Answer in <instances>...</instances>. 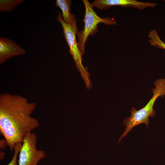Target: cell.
Instances as JSON below:
<instances>
[{
	"mask_svg": "<svg viewBox=\"0 0 165 165\" xmlns=\"http://www.w3.org/2000/svg\"><path fill=\"white\" fill-rule=\"evenodd\" d=\"M57 19L61 23L63 28V34L69 47V53L75 61L77 69L82 74L86 73V70L82 62V55L78 47L76 39V35L78 32L70 25L64 21L61 14L60 12Z\"/></svg>",
	"mask_w": 165,
	"mask_h": 165,
	"instance_id": "obj_4",
	"label": "cell"
},
{
	"mask_svg": "<svg viewBox=\"0 0 165 165\" xmlns=\"http://www.w3.org/2000/svg\"><path fill=\"white\" fill-rule=\"evenodd\" d=\"M26 53L24 49L13 40L5 37L0 38V64L12 57Z\"/></svg>",
	"mask_w": 165,
	"mask_h": 165,
	"instance_id": "obj_6",
	"label": "cell"
},
{
	"mask_svg": "<svg viewBox=\"0 0 165 165\" xmlns=\"http://www.w3.org/2000/svg\"><path fill=\"white\" fill-rule=\"evenodd\" d=\"M22 143H19L17 144L14 148V153L13 158L10 162L6 165H18L17 164V157L18 155Z\"/></svg>",
	"mask_w": 165,
	"mask_h": 165,
	"instance_id": "obj_10",
	"label": "cell"
},
{
	"mask_svg": "<svg viewBox=\"0 0 165 165\" xmlns=\"http://www.w3.org/2000/svg\"><path fill=\"white\" fill-rule=\"evenodd\" d=\"M5 153L2 151H0V160H2L4 159V157Z\"/></svg>",
	"mask_w": 165,
	"mask_h": 165,
	"instance_id": "obj_12",
	"label": "cell"
},
{
	"mask_svg": "<svg viewBox=\"0 0 165 165\" xmlns=\"http://www.w3.org/2000/svg\"><path fill=\"white\" fill-rule=\"evenodd\" d=\"M36 107L35 102H29L22 96L7 93L0 95V131L11 152L39 126L38 120L31 116Z\"/></svg>",
	"mask_w": 165,
	"mask_h": 165,
	"instance_id": "obj_1",
	"label": "cell"
},
{
	"mask_svg": "<svg viewBox=\"0 0 165 165\" xmlns=\"http://www.w3.org/2000/svg\"><path fill=\"white\" fill-rule=\"evenodd\" d=\"M71 3L72 1L70 0H57L55 5L61 9L62 16L64 21L70 25L78 32L75 16L71 14L70 11Z\"/></svg>",
	"mask_w": 165,
	"mask_h": 165,
	"instance_id": "obj_7",
	"label": "cell"
},
{
	"mask_svg": "<svg viewBox=\"0 0 165 165\" xmlns=\"http://www.w3.org/2000/svg\"><path fill=\"white\" fill-rule=\"evenodd\" d=\"M7 145L6 139H1L0 140V147L1 149H4Z\"/></svg>",
	"mask_w": 165,
	"mask_h": 165,
	"instance_id": "obj_11",
	"label": "cell"
},
{
	"mask_svg": "<svg viewBox=\"0 0 165 165\" xmlns=\"http://www.w3.org/2000/svg\"><path fill=\"white\" fill-rule=\"evenodd\" d=\"M148 37L149 42L152 46L165 50V43L161 40L156 30L150 31Z\"/></svg>",
	"mask_w": 165,
	"mask_h": 165,
	"instance_id": "obj_9",
	"label": "cell"
},
{
	"mask_svg": "<svg viewBox=\"0 0 165 165\" xmlns=\"http://www.w3.org/2000/svg\"><path fill=\"white\" fill-rule=\"evenodd\" d=\"M85 6V15L83 29L77 34L78 38V47L83 55L85 52V44L89 36H92L98 31L97 25L100 23L108 25H116V21L110 17L101 18L94 11V6L88 0H82Z\"/></svg>",
	"mask_w": 165,
	"mask_h": 165,
	"instance_id": "obj_2",
	"label": "cell"
},
{
	"mask_svg": "<svg viewBox=\"0 0 165 165\" xmlns=\"http://www.w3.org/2000/svg\"><path fill=\"white\" fill-rule=\"evenodd\" d=\"M92 4L94 6L101 10L108 9L115 6L132 7L142 9L146 8L154 7L157 5L156 3L139 2L135 0H96Z\"/></svg>",
	"mask_w": 165,
	"mask_h": 165,
	"instance_id": "obj_5",
	"label": "cell"
},
{
	"mask_svg": "<svg viewBox=\"0 0 165 165\" xmlns=\"http://www.w3.org/2000/svg\"><path fill=\"white\" fill-rule=\"evenodd\" d=\"M24 1V0H0V11L10 12Z\"/></svg>",
	"mask_w": 165,
	"mask_h": 165,
	"instance_id": "obj_8",
	"label": "cell"
},
{
	"mask_svg": "<svg viewBox=\"0 0 165 165\" xmlns=\"http://www.w3.org/2000/svg\"><path fill=\"white\" fill-rule=\"evenodd\" d=\"M36 142L35 133L29 132L24 137L19 153L18 165H37L45 157V152L37 149Z\"/></svg>",
	"mask_w": 165,
	"mask_h": 165,
	"instance_id": "obj_3",
	"label": "cell"
}]
</instances>
